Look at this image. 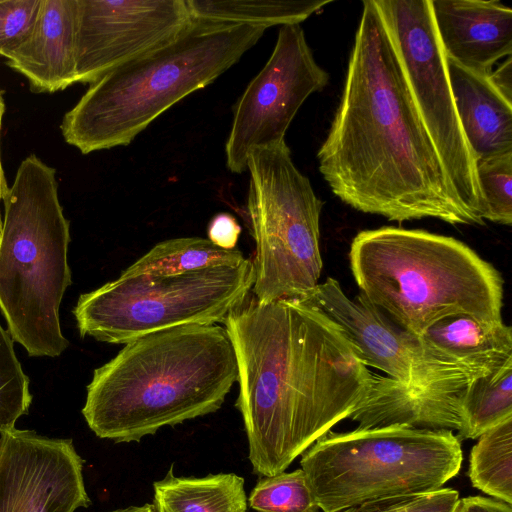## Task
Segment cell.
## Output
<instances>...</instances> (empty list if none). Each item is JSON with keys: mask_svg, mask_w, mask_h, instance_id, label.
<instances>
[{"mask_svg": "<svg viewBox=\"0 0 512 512\" xmlns=\"http://www.w3.org/2000/svg\"><path fill=\"white\" fill-rule=\"evenodd\" d=\"M512 417V359L467 384L461 399L458 431L475 439Z\"/></svg>", "mask_w": 512, "mask_h": 512, "instance_id": "23", "label": "cell"}, {"mask_svg": "<svg viewBox=\"0 0 512 512\" xmlns=\"http://www.w3.org/2000/svg\"><path fill=\"white\" fill-rule=\"evenodd\" d=\"M190 22L186 0H77L75 82L94 83Z\"/></svg>", "mask_w": 512, "mask_h": 512, "instance_id": "13", "label": "cell"}, {"mask_svg": "<svg viewBox=\"0 0 512 512\" xmlns=\"http://www.w3.org/2000/svg\"><path fill=\"white\" fill-rule=\"evenodd\" d=\"M247 503L256 512H318L304 471L260 477Z\"/></svg>", "mask_w": 512, "mask_h": 512, "instance_id": "25", "label": "cell"}, {"mask_svg": "<svg viewBox=\"0 0 512 512\" xmlns=\"http://www.w3.org/2000/svg\"><path fill=\"white\" fill-rule=\"evenodd\" d=\"M0 238H1V233H0Z\"/></svg>", "mask_w": 512, "mask_h": 512, "instance_id": "36", "label": "cell"}, {"mask_svg": "<svg viewBox=\"0 0 512 512\" xmlns=\"http://www.w3.org/2000/svg\"><path fill=\"white\" fill-rule=\"evenodd\" d=\"M489 80L497 91L510 103H512V59L511 56L502 63L494 72L489 74Z\"/></svg>", "mask_w": 512, "mask_h": 512, "instance_id": "31", "label": "cell"}, {"mask_svg": "<svg viewBox=\"0 0 512 512\" xmlns=\"http://www.w3.org/2000/svg\"><path fill=\"white\" fill-rule=\"evenodd\" d=\"M349 260L360 292L411 334L453 315L502 319L501 274L455 238L393 226L364 230Z\"/></svg>", "mask_w": 512, "mask_h": 512, "instance_id": "5", "label": "cell"}, {"mask_svg": "<svg viewBox=\"0 0 512 512\" xmlns=\"http://www.w3.org/2000/svg\"><path fill=\"white\" fill-rule=\"evenodd\" d=\"M470 512H512L511 504L482 496L463 498Z\"/></svg>", "mask_w": 512, "mask_h": 512, "instance_id": "32", "label": "cell"}, {"mask_svg": "<svg viewBox=\"0 0 512 512\" xmlns=\"http://www.w3.org/2000/svg\"><path fill=\"white\" fill-rule=\"evenodd\" d=\"M465 388L410 390L399 381L376 375L366 397L348 418L358 423L357 429L403 426L459 431Z\"/></svg>", "mask_w": 512, "mask_h": 512, "instance_id": "17", "label": "cell"}, {"mask_svg": "<svg viewBox=\"0 0 512 512\" xmlns=\"http://www.w3.org/2000/svg\"><path fill=\"white\" fill-rule=\"evenodd\" d=\"M4 111H5V104H4L2 94L0 92V131H1L2 117H3ZM7 190H8V185H7V182L4 177V172H3L2 163H1V155H0V202L3 200ZM1 230H2V216H1V212H0V233H1Z\"/></svg>", "mask_w": 512, "mask_h": 512, "instance_id": "33", "label": "cell"}, {"mask_svg": "<svg viewBox=\"0 0 512 512\" xmlns=\"http://www.w3.org/2000/svg\"><path fill=\"white\" fill-rule=\"evenodd\" d=\"M237 378L224 327L161 330L126 343L94 370L82 414L99 438L138 442L163 427L216 412Z\"/></svg>", "mask_w": 512, "mask_h": 512, "instance_id": "3", "label": "cell"}, {"mask_svg": "<svg viewBox=\"0 0 512 512\" xmlns=\"http://www.w3.org/2000/svg\"><path fill=\"white\" fill-rule=\"evenodd\" d=\"M454 512H470L463 498H459Z\"/></svg>", "mask_w": 512, "mask_h": 512, "instance_id": "35", "label": "cell"}, {"mask_svg": "<svg viewBox=\"0 0 512 512\" xmlns=\"http://www.w3.org/2000/svg\"><path fill=\"white\" fill-rule=\"evenodd\" d=\"M236 361L252 471L284 472L366 397L376 375L343 330L296 299L255 298L223 322Z\"/></svg>", "mask_w": 512, "mask_h": 512, "instance_id": "2", "label": "cell"}, {"mask_svg": "<svg viewBox=\"0 0 512 512\" xmlns=\"http://www.w3.org/2000/svg\"><path fill=\"white\" fill-rule=\"evenodd\" d=\"M300 301L335 322L367 367L385 372L410 390L463 389L470 380L484 375L437 360L419 336L394 323L361 292L349 298L334 278L319 283Z\"/></svg>", "mask_w": 512, "mask_h": 512, "instance_id": "12", "label": "cell"}, {"mask_svg": "<svg viewBox=\"0 0 512 512\" xmlns=\"http://www.w3.org/2000/svg\"><path fill=\"white\" fill-rule=\"evenodd\" d=\"M109 512H156V509L153 504H143L140 506L120 508Z\"/></svg>", "mask_w": 512, "mask_h": 512, "instance_id": "34", "label": "cell"}, {"mask_svg": "<svg viewBox=\"0 0 512 512\" xmlns=\"http://www.w3.org/2000/svg\"><path fill=\"white\" fill-rule=\"evenodd\" d=\"M41 0H0V55L6 57L30 34Z\"/></svg>", "mask_w": 512, "mask_h": 512, "instance_id": "29", "label": "cell"}, {"mask_svg": "<svg viewBox=\"0 0 512 512\" xmlns=\"http://www.w3.org/2000/svg\"><path fill=\"white\" fill-rule=\"evenodd\" d=\"M458 500L457 490L440 488L426 493L370 501L340 512H454Z\"/></svg>", "mask_w": 512, "mask_h": 512, "instance_id": "28", "label": "cell"}, {"mask_svg": "<svg viewBox=\"0 0 512 512\" xmlns=\"http://www.w3.org/2000/svg\"><path fill=\"white\" fill-rule=\"evenodd\" d=\"M375 3L452 187L462 206L483 225L476 161L458 118L431 2L375 0Z\"/></svg>", "mask_w": 512, "mask_h": 512, "instance_id": "10", "label": "cell"}, {"mask_svg": "<svg viewBox=\"0 0 512 512\" xmlns=\"http://www.w3.org/2000/svg\"><path fill=\"white\" fill-rule=\"evenodd\" d=\"M301 455L323 512L435 491L459 473L463 458L452 431L403 426L329 430Z\"/></svg>", "mask_w": 512, "mask_h": 512, "instance_id": "7", "label": "cell"}, {"mask_svg": "<svg viewBox=\"0 0 512 512\" xmlns=\"http://www.w3.org/2000/svg\"><path fill=\"white\" fill-rule=\"evenodd\" d=\"M13 338L0 324V434L15 429L32 402L29 378L16 356Z\"/></svg>", "mask_w": 512, "mask_h": 512, "instance_id": "26", "label": "cell"}, {"mask_svg": "<svg viewBox=\"0 0 512 512\" xmlns=\"http://www.w3.org/2000/svg\"><path fill=\"white\" fill-rule=\"evenodd\" d=\"M73 440L34 430L0 434V512H75L91 500Z\"/></svg>", "mask_w": 512, "mask_h": 512, "instance_id": "14", "label": "cell"}, {"mask_svg": "<svg viewBox=\"0 0 512 512\" xmlns=\"http://www.w3.org/2000/svg\"><path fill=\"white\" fill-rule=\"evenodd\" d=\"M253 283L249 259L175 275H120L80 295L73 314L82 337L126 344L174 327L223 323Z\"/></svg>", "mask_w": 512, "mask_h": 512, "instance_id": "9", "label": "cell"}, {"mask_svg": "<svg viewBox=\"0 0 512 512\" xmlns=\"http://www.w3.org/2000/svg\"><path fill=\"white\" fill-rule=\"evenodd\" d=\"M247 216L255 241L252 292L259 303L301 300L318 284L323 262V202L293 163L286 142L253 149L247 159Z\"/></svg>", "mask_w": 512, "mask_h": 512, "instance_id": "8", "label": "cell"}, {"mask_svg": "<svg viewBox=\"0 0 512 512\" xmlns=\"http://www.w3.org/2000/svg\"><path fill=\"white\" fill-rule=\"evenodd\" d=\"M328 82L300 24L281 26L270 58L235 105L225 145L228 169L242 173L253 149L284 142L301 105Z\"/></svg>", "mask_w": 512, "mask_h": 512, "instance_id": "11", "label": "cell"}, {"mask_svg": "<svg viewBox=\"0 0 512 512\" xmlns=\"http://www.w3.org/2000/svg\"><path fill=\"white\" fill-rule=\"evenodd\" d=\"M460 124L475 161L512 152V103L493 86L489 75L446 57Z\"/></svg>", "mask_w": 512, "mask_h": 512, "instance_id": "18", "label": "cell"}, {"mask_svg": "<svg viewBox=\"0 0 512 512\" xmlns=\"http://www.w3.org/2000/svg\"><path fill=\"white\" fill-rule=\"evenodd\" d=\"M419 339L437 360L480 374L512 359V328L502 319L453 315L431 325Z\"/></svg>", "mask_w": 512, "mask_h": 512, "instance_id": "19", "label": "cell"}, {"mask_svg": "<svg viewBox=\"0 0 512 512\" xmlns=\"http://www.w3.org/2000/svg\"><path fill=\"white\" fill-rule=\"evenodd\" d=\"M246 258L201 237H180L157 243L120 275H175L218 266H236Z\"/></svg>", "mask_w": 512, "mask_h": 512, "instance_id": "22", "label": "cell"}, {"mask_svg": "<svg viewBox=\"0 0 512 512\" xmlns=\"http://www.w3.org/2000/svg\"><path fill=\"white\" fill-rule=\"evenodd\" d=\"M331 0H186L193 20L268 28L300 24Z\"/></svg>", "mask_w": 512, "mask_h": 512, "instance_id": "21", "label": "cell"}, {"mask_svg": "<svg viewBox=\"0 0 512 512\" xmlns=\"http://www.w3.org/2000/svg\"><path fill=\"white\" fill-rule=\"evenodd\" d=\"M240 233L241 226L230 213H218L208 224V240L222 249H235Z\"/></svg>", "mask_w": 512, "mask_h": 512, "instance_id": "30", "label": "cell"}, {"mask_svg": "<svg viewBox=\"0 0 512 512\" xmlns=\"http://www.w3.org/2000/svg\"><path fill=\"white\" fill-rule=\"evenodd\" d=\"M264 31L191 19L170 40L90 84L63 117L65 141L82 154L129 145L171 106L235 65Z\"/></svg>", "mask_w": 512, "mask_h": 512, "instance_id": "4", "label": "cell"}, {"mask_svg": "<svg viewBox=\"0 0 512 512\" xmlns=\"http://www.w3.org/2000/svg\"><path fill=\"white\" fill-rule=\"evenodd\" d=\"M2 201L0 311L30 356H59L69 345L59 308L72 280L70 222L59 202L56 170L27 156Z\"/></svg>", "mask_w": 512, "mask_h": 512, "instance_id": "6", "label": "cell"}, {"mask_svg": "<svg viewBox=\"0 0 512 512\" xmlns=\"http://www.w3.org/2000/svg\"><path fill=\"white\" fill-rule=\"evenodd\" d=\"M362 5L339 106L317 153L320 173L364 213L482 225L452 187L375 0Z\"/></svg>", "mask_w": 512, "mask_h": 512, "instance_id": "1", "label": "cell"}, {"mask_svg": "<svg viewBox=\"0 0 512 512\" xmlns=\"http://www.w3.org/2000/svg\"><path fill=\"white\" fill-rule=\"evenodd\" d=\"M77 0H41L28 37L5 58L35 92L53 93L75 82Z\"/></svg>", "mask_w": 512, "mask_h": 512, "instance_id": "16", "label": "cell"}, {"mask_svg": "<svg viewBox=\"0 0 512 512\" xmlns=\"http://www.w3.org/2000/svg\"><path fill=\"white\" fill-rule=\"evenodd\" d=\"M478 438L469 458L468 475L472 485L512 504V417Z\"/></svg>", "mask_w": 512, "mask_h": 512, "instance_id": "24", "label": "cell"}, {"mask_svg": "<svg viewBox=\"0 0 512 512\" xmlns=\"http://www.w3.org/2000/svg\"><path fill=\"white\" fill-rule=\"evenodd\" d=\"M480 218L512 224V152L476 162Z\"/></svg>", "mask_w": 512, "mask_h": 512, "instance_id": "27", "label": "cell"}, {"mask_svg": "<svg viewBox=\"0 0 512 512\" xmlns=\"http://www.w3.org/2000/svg\"><path fill=\"white\" fill-rule=\"evenodd\" d=\"M446 57L480 74L512 54V9L497 0H430Z\"/></svg>", "mask_w": 512, "mask_h": 512, "instance_id": "15", "label": "cell"}, {"mask_svg": "<svg viewBox=\"0 0 512 512\" xmlns=\"http://www.w3.org/2000/svg\"><path fill=\"white\" fill-rule=\"evenodd\" d=\"M244 478L235 473L178 477L170 467L153 483L156 512H246Z\"/></svg>", "mask_w": 512, "mask_h": 512, "instance_id": "20", "label": "cell"}]
</instances>
